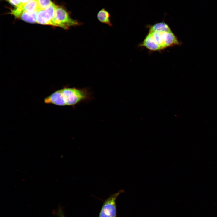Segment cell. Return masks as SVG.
<instances>
[{"mask_svg": "<svg viewBox=\"0 0 217 217\" xmlns=\"http://www.w3.org/2000/svg\"><path fill=\"white\" fill-rule=\"evenodd\" d=\"M149 32L140 46L152 51H160L181 44L168 25L164 22L149 27Z\"/></svg>", "mask_w": 217, "mask_h": 217, "instance_id": "obj_1", "label": "cell"}, {"mask_svg": "<svg viewBox=\"0 0 217 217\" xmlns=\"http://www.w3.org/2000/svg\"><path fill=\"white\" fill-rule=\"evenodd\" d=\"M65 106H75L82 102H87L94 99L91 90L88 87L77 88L64 87L60 89Z\"/></svg>", "mask_w": 217, "mask_h": 217, "instance_id": "obj_2", "label": "cell"}, {"mask_svg": "<svg viewBox=\"0 0 217 217\" xmlns=\"http://www.w3.org/2000/svg\"><path fill=\"white\" fill-rule=\"evenodd\" d=\"M54 26L67 30L71 27L78 26L81 23L72 19L69 13L63 7L57 6L55 11Z\"/></svg>", "mask_w": 217, "mask_h": 217, "instance_id": "obj_3", "label": "cell"}, {"mask_svg": "<svg viewBox=\"0 0 217 217\" xmlns=\"http://www.w3.org/2000/svg\"><path fill=\"white\" fill-rule=\"evenodd\" d=\"M124 192V190H119L104 201L98 217H118L116 200L118 197Z\"/></svg>", "mask_w": 217, "mask_h": 217, "instance_id": "obj_4", "label": "cell"}, {"mask_svg": "<svg viewBox=\"0 0 217 217\" xmlns=\"http://www.w3.org/2000/svg\"><path fill=\"white\" fill-rule=\"evenodd\" d=\"M57 6L53 4L45 9L39 10L36 15V23L54 26V16Z\"/></svg>", "mask_w": 217, "mask_h": 217, "instance_id": "obj_5", "label": "cell"}, {"mask_svg": "<svg viewBox=\"0 0 217 217\" xmlns=\"http://www.w3.org/2000/svg\"><path fill=\"white\" fill-rule=\"evenodd\" d=\"M39 10L32 13H29L23 11L18 7H15L14 9L11 10L10 14L14 16L16 18L21 19L25 22L30 23H36V15Z\"/></svg>", "mask_w": 217, "mask_h": 217, "instance_id": "obj_6", "label": "cell"}, {"mask_svg": "<svg viewBox=\"0 0 217 217\" xmlns=\"http://www.w3.org/2000/svg\"><path fill=\"white\" fill-rule=\"evenodd\" d=\"M44 103L52 104L59 106H65L60 90H57L44 99Z\"/></svg>", "mask_w": 217, "mask_h": 217, "instance_id": "obj_7", "label": "cell"}, {"mask_svg": "<svg viewBox=\"0 0 217 217\" xmlns=\"http://www.w3.org/2000/svg\"><path fill=\"white\" fill-rule=\"evenodd\" d=\"M19 6L23 11L32 13L39 10L38 8L36 0H30L26 3L20 5Z\"/></svg>", "mask_w": 217, "mask_h": 217, "instance_id": "obj_8", "label": "cell"}, {"mask_svg": "<svg viewBox=\"0 0 217 217\" xmlns=\"http://www.w3.org/2000/svg\"><path fill=\"white\" fill-rule=\"evenodd\" d=\"M110 16L109 12L104 8L100 10L97 14V18L100 22L112 26V24L110 21Z\"/></svg>", "mask_w": 217, "mask_h": 217, "instance_id": "obj_9", "label": "cell"}, {"mask_svg": "<svg viewBox=\"0 0 217 217\" xmlns=\"http://www.w3.org/2000/svg\"><path fill=\"white\" fill-rule=\"evenodd\" d=\"M39 10H44L54 4L50 0H36Z\"/></svg>", "mask_w": 217, "mask_h": 217, "instance_id": "obj_10", "label": "cell"}, {"mask_svg": "<svg viewBox=\"0 0 217 217\" xmlns=\"http://www.w3.org/2000/svg\"><path fill=\"white\" fill-rule=\"evenodd\" d=\"M54 214L58 217H65L62 208L59 206L58 208L54 212Z\"/></svg>", "mask_w": 217, "mask_h": 217, "instance_id": "obj_11", "label": "cell"}, {"mask_svg": "<svg viewBox=\"0 0 217 217\" xmlns=\"http://www.w3.org/2000/svg\"><path fill=\"white\" fill-rule=\"evenodd\" d=\"M10 3L16 7L21 4L20 0H9Z\"/></svg>", "mask_w": 217, "mask_h": 217, "instance_id": "obj_12", "label": "cell"}, {"mask_svg": "<svg viewBox=\"0 0 217 217\" xmlns=\"http://www.w3.org/2000/svg\"><path fill=\"white\" fill-rule=\"evenodd\" d=\"M29 0H20L21 4L22 5H23L26 3Z\"/></svg>", "mask_w": 217, "mask_h": 217, "instance_id": "obj_13", "label": "cell"}, {"mask_svg": "<svg viewBox=\"0 0 217 217\" xmlns=\"http://www.w3.org/2000/svg\"><path fill=\"white\" fill-rule=\"evenodd\" d=\"M7 1H9V0H6Z\"/></svg>", "mask_w": 217, "mask_h": 217, "instance_id": "obj_14", "label": "cell"}, {"mask_svg": "<svg viewBox=\"0 0 217 217\" xmlns=\"http://www.w3.org/2000/svg\"></svg>", "mask_w": 217, "mask_h": 217, "instance_id": "obj_15", "label": "cell"}]
</instances>
